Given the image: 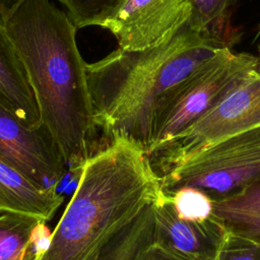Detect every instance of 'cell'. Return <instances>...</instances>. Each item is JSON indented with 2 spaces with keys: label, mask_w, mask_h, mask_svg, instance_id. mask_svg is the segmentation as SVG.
<instances>
[{
  "label": "cell",
  "mask_w": 260,
  "mask_h": 260,
  "mask_svg": "<svg viewBox=\"0 0 260 260\" xmlns=\"http://www.w3.org/2000/svg\"><path fill=\"white\" fill-rule=\"evenodd\" d=\"M63 201L56 188L36 184L0 156V211L50 220Z\"/></svg>",
  "instance_id": "30bf717a"
},
{
  "label": "cell",
  "mask_w": 260,
  "mask_h": 260,
  "mask_svg": "<svg viewBox=\"0 0 260 260\" xmlns=\"http://www.w3.org/2000/svg\"><path fill=\"white\" fill-rule=\"evenodd\" d=\"M135 260H191L167 245L153 240L139 251Z\"/></svg>",
  "instance_id": "ffe728a7"
},
{
  "label": "cell",
  "mask_w": 260,
  "mask_h": 260,
  "mask_svg": "<svg viewBox=\"0 0 260 260\" xmlns=\"http://www.w3.org/2000/svg\"><path fill=\"white\" fill-rule=\"evenodd\" d=\"M77 28L101 26L125 0H58Z\"/></svg>",
  "instance_id": "2e32d148"
},
{
  "label": "cell",
  "mask_w": 260,
  "mask_h": 260,
  "mask_svg": "<svg viewBox=\"0 0 260 260\" xmlns=\"http://www.w3.org/2000/svg\"><path fill=\"white\" fill-rule=\"evenodd\" d=\"M4 28L25 69L43 128L66 167L80 171L106 144L94 121L76 25L51 0H22Z\"/></svg>",
  "instance_id": "6da1fadb"
},
{
  "label": "cell",
  "mask_w": 260,
  "mask_h": 260,
  "mask_svg": "<svg viewBox=\"0 0 260 260\" xmlns=\"http://www.w3.org/2000/svg\"><path fill=\"white\" fill-rule=\"evenodd\" d=\"M46 222L47 221L39 220L30 232L29 249L34 260H40L48 251L51 244L53 232L50 231Z\"/></svg>",
  "instance_id": "d6986e66"
},
{
  "label": "cell",
  "mask_w": 260,
  "mask_h": 260,
  "mask_svg": "<svg viewBox=\"0 0 260 260\" xmlns=\"http://www.w3.org/2000/svg\"><path fill=\"white\" fill-rule=\"evenodd\" d=\"M22 0H0V26L4 27L10 14Z\"/></svg>",
  "instance_id": "44dd1931"
},
{
  "label": "cell",
  "mask_w": 260,
  "mask_h": 260,
  "mask_svg": "<svg viewBox=\"0 0 260 260\" xmlns=\"http://www.w3.org/2000/svg\"><path fill=\"white\" fill-rule=\"evenodd\" d=\"M153 202L105 247L98 260H135L139 251L154 240Z\"/></svg>",
  "instance_id": "5bb4252c"
},
{
  "label": "cell",
  "mask_w": 260,
  "mask_h": 260,
  "mask_svg": "<svg viewBox=\"0 0 260 260\" xmlns=\"http://www.w3.org/2000/svg\"><path fill=\"white\" fill-rule=\"evenodd\" d=\"M224 47L186 23L158 47L141 51L118 48L94 63H86L94 121L105 144L122 135L146 152L160 99Z\"/></svg>",
  "instance_id": "7a4b0ae2"
},
{
  "label": "cell",
  "mask_w": 260,
  "mask_h": 260,
  "mask_svg": "<svg viewBox=\"0 0 260 260\" xmlns=\"http://www.w3.org/2000/svg\"><path fill=\"white\" fill-rule=\"evenodd\" d=\"M259 34H260V23H259ZM258 52H259V54H260V43H259V45H258Z\"/></svg>",
  "instance_id": "7402d4cb"
},
{
  "label": "cell",
  "mask_w": 260,
  "mask_h": 260,
  "mask_svg": "<svg viewBox=\"0 0 260 260\" xmlns=\"http://www.w3.org/2000/svg\"><path fill=\"white\" fill-rule=\"evenodd\" d=\"M217 260H260V242L228 230Z\"/></svg>",
  "instance_id": "ac0fdd59"
},
{
  "label": "cell",
  "mask_w": 260,
  "mask_h": 260,
  "mask_svg": "<svg viewBox=\"0 0 260 260\" xmlns=\"http://www.w3.org/2000/svg\"><path fill=\"white\" fill-rule=\"evenodd\" d=\"M166 195L171 198L177 214L183 219L204 220L213 214L212 199L197 187L183 186Z\"/></svg>",
  "instance_id": "e0dca14e"
},
{
  "label": "cell",
  "mask_w": 260,
  "mask_h": 260,
  "mask_svg": "<svg viewBox=\"0 0 260 260\" xmlns=\"http://www.w3.org/2000/svg\"><path fill=\"white\" fill-rule=\"evenodd\" d=\"M153 213L155 241L191 260H217L228 230L215 214L204 220L183 219L161 191L153 202Z\"/></svg>",
  "instance_id": "9c48e42d"
},
{
  "label": "cell",
  "mask_w": 260,
  "mask_h": 260,
  "mask_svg": "<svg viewBox=\"0 0 260 260\" xmlns=\"http://www.w3.org/2000/svg\"><path fill=\"white\" fill-rule=\"evenodd\" d=\"M212 206L226 230L260 242V179L212 200Z\"/></svg>",
  "instance_id": "7c38bea8"
},
{
  "label": "cell",
  "mask_w": 260,
  "mask_h": 260,
  "mask_svg": "<svg viewBox=\"0 0 260 260\" xmlns=\"http://www.w3.org/2000/svg\"><path fill=\"white\" fill-rule=\"evenodd\" d=\"M260 126V57L220 102L178 136L147 154L155 175L238 133Z\"/></svg>",
  "instance_id": "8992f818"
},
{
  "label": "cell",
  "mask_w": 260,
  "mask_h": 260,
  "mask_svg": "<svg viewBox=\"0 0 260 260\" xmlns=\"http://www.w3.org/2000/svg\"><path fill=\"white\" fill-rule=\"evenodd\" d=\"M0 104L27 126L43 127L37 100L25 69L2 26H0Z\"/></svg>",
  "instance_id": "8fae6325"
},
{
  "label": "cell",
  "mask_w": 260,
  "mask_h": 260,
  "mask_svg": "<svg viewBox=\"0 0 260 260\" xmlns=\"http://www.w3.org/2000/svg\"><path fill=\"white\" fill-rule=\"evenodd\" d=\"M190 1L192 14L187 22L189 27L232 48L236 42V32L231 27V15L237 0Z\"/></svg>",
  "instance_id": "4fadbf2b"
},
{
  "label": "cell",
  "mask_w": 260,
  "mask_h": 260,
  "mask_svg": "<svg viewBox=\"0 0 260 260\" xmlns=\"http://www.w3.org/2000/svg\"><path fill=\"white\" fill-rule=\"evenodd\" d=\"M259 57L221 48L165 94L153 114L146 154L178 136L212 109L240 83Z\"/></svg>",
  "instance_id": "277c9868"
},
{
  "label": "cell",
  "mask_w": 260,
  "mask_h": 260,
  "mask_svg": "<svg viewBox=\"0 0 260 260\" xmlns=\"http://www.w3.org/2000/svg\"><path fill=\"white\" fill-rule=\"evenodd\" d=\"M190 0H125L102 25L118 42V48L141 51L170 41L189 20Z\"/></svg>",
  "instance_id": "52a82bcc"
},
{
  "label": "cell",
  "mask_w": 260,
  "mask_h": 260,
  "mask_svg": "<svg viewBox=\"0 0 260 260\" xmlns=\"http://www.w3.org/2000/svg\"><path fill=\"white\" fill-rule=\"evenodd\" d=\"M0 156L38 185L56 188L66 165L42 128H31L0 104Z\"/></svg>",
  "instance_id": "ba28073f"
},
{
  "label": "cell",
  "mask_w": 260,
  "mask_h": 260,
  "mask_svg": "<svg viewBox=\"0 0 260 260\" xmlns=\"http://www.w3.org/2000/svg\"><path fill=\"white\" fill-rule=\"evenodd\" d=\"M160 191L203 190L212 200L260 179V126L238 133L156 175Z\"/></svg>",
  "instance_id": "5b68a950"
},
{
  "label": "cell",
  "mask_w": 260,
  "mask_h": 260,
  "mask_svg": "<svg viewBox=\"0 0 260 260\" xmlns=\"http://www.w3.org/2000/svg\"><path fill=\"white\" fill-rule=\"evenodd\" d=\"M77 187L40 260H98L160 192L145 150L118 135L79 171Z\"/></svg>",
  "instance_id": "3957f363"
},
{
  "label": "cell",
  "mask_w": 260,
  "mask_h": 260,
  "mask_svg": "<svg viewBox=\"0 0 260 260\" xmlns=\"http://www.w3.org/2000/svg\"><path fill=\"white\" fill-rule=\"evenodd\" d=\"M39 219L0 211V260H34L30 232Z\"/></svg>",
  "instance_id": "9a60e30c"
}]
</instances>
